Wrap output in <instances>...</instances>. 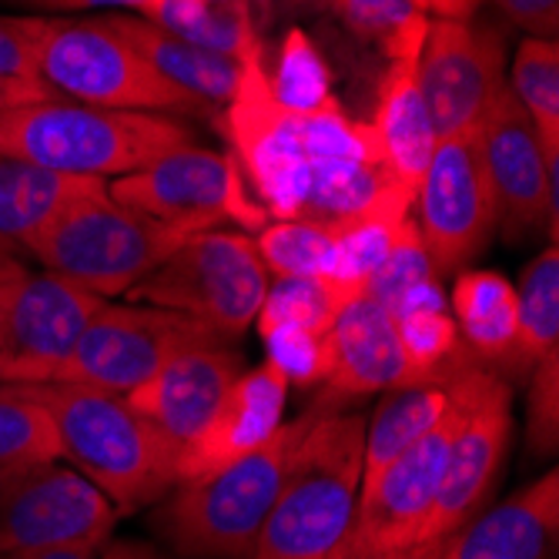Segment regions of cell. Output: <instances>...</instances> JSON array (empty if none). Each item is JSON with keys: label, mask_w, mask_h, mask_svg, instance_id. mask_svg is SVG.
I'll use <instances>...</instances> for the list:
<instances>
[{"label": "cell", "mask_w": 559, "mask_h": 559, "mask_svg": "<svg viewBox=\"0 0 559 559\" xmlns=\"http://www.w3.org/2000/svg\"><path fill=\"white\" fill-rule=\"evenodd\" d=\"M463 392V416L449 442L442 483L432 502V513L423 533V543L449 539L466 526L483 502L489 499L496 479L502 476L506 455L513 445V389L496 372L483 366H466L455 376Z\"/></svg>", "instance_id": "obj_14"}, {"label": "cell", "mask_w": 559, "mask_h": 559, "mask_svg": "<svg viewBox=\"0 0 559 559\" xmlns=\"http://www.w3.org/2000/svg\"><path fill=\"white\" fill-rule=\"evenodd\" d=\"M108 194L124 209L181 231H212L235 225L245 235L262 231L272 218L245 191V175L231 155L181 144L141 171L108 181Z\"/></svg>", "instance_id": "obj_9"}, {"label": "cell", "mask_w": 559, "mask_h": 559, "mask_svg": "<svg viewBox=\"0 0 559 559\" xmlns=\"http://www.w3.org/2000/svg\"><path fill=\"white\" fill-rule=\"evenodd\" d=\"M460 416L463 392L452 379L445 416L359 489L355 516L329 559H382L423 543Z\"/></svg>", "instance_id": "obj_10"}, {"label": "cell", "mask_w": 559, "mask_h": 559, "mask_svg": "<svg viewBox=\"0 0 559 559\" xmlns=\"http://www.w3.org/2000/svg\"><path fill=\"white\" fill-rule=\"evenodd\" d=\"M362 439V416L312 413L248 559H329L335 552L359 506Z\"/></svg>", "instance_id": "obj_4"}, {"label": "cell", "mask_w": 559, "mask_h": 559, "mask_svg": "<svg viewBox=\"0 0 559 559\" xmlns=\"http://www.w3.org/2000/svg\"><path fill=\"white\" fill-rule=\"evenodd\" d=\"M241 376V355L225 342L188 345L128 392V405L155 429L175 452H181L212 419L225 392Z\"/></svg>", "instance_id": "obj_18"}, {"label": "cell", "mask_w": 559, "mask_h": 559, "mask_svg": "<svg viewBox=\"0 0 559 559\" xmlns=\"http://www.w3.org/2000/svg\"><path fill=\"white\" fill-rule=\"evenodd\" d=\"M222 131L245 181L272 222H345L402 194L372 124L342 108L288 111L269 91L265 55L245 58L241 84L222 108Z\"/></svg>", "instance_id": "obj_1"}, {"label": "cell", "mask_w": 559, "mask_h": 559, "mask_svg": "<svg viewBox=\"0 0 559 559\" xmlns=\"http://www.w3.org/2000/svg\"><path fill=\"white\" fill-rule=\"evenodd\" d=\"M449 312L469 355L496 372L516 338V282L492 269L455 272Z\"/></svg>", "instance_id": "obj_24"}, {"label": "cell", "mask_w": 559, "mask_h": 559, "mask_svg": "<svg viewBox=\"0 0 559 559\" xmlns=\"http://www.w3.org/2000/svg\"><path fill=\"white\" fill-rule=\"evenodd\" d=\"M409 212H413V201L395 198V201H385V205L369 209L355 218L335 222L332 225L335 259H332L329 278L338 282L342 288L355 292V295H366L369 278L376 275V269L389 255L392 238H395L399 225L409 218Z\"/></svg>", "instance_id": "obj_30"}, {"label": "cell", "mask_w": 559, "mask_h": 559, "mask_svg": "<svg viewBox=\"0 0 559 559\" xmlns=\"http://www.w3.org/2000/svg\"><path fill=\"white\" fill-rule=\"evenodd\" d=\"M342 24L362 40L382 47L389 61L419 58L432 24L423 0H332Z\"/></svg>", "instance_id": "obj_33"}, {"label": "cell", "mask_w": 559, "mask_h": 559, "mask_svg": "<svg viewBox=\"0 0 559 559\" xmlns=\"http://www.w3.org/2000/svg\"><path fill=\"white\" fill-rule=\"evenodd\" d=\"M61 460L47 409L14 385H0V466Z\"/></svg>", "instance_id": "obj_36"}, {"label": "cell", "mask_w": 559, "mask_h": 559, "mask_svg": "<svg viewBox=\"0 0 559 559\" xmlns=\"http://www.w3.org/2000/svg\"><path fill=\"white\" fill-rule=\"evenodd\" d=\"M21 255L24 251L17 248V245H11L8 238H0V275H11V272H17L24 262H21Z\"/></svg>", "instance_id": "obj_47"}, {"label": "cell", "mask_w": 559, "mask_h": 559, "mask_svg": "<svg viewBox=\"0 0 559 559\" xmlns=\"http://www.w3.org/2000/svg\"><path fill=\"white\" fill-rule=\"evenodd\" d=\"M97 559H178L175 552H165L155 543H144V539H108L105 546L97 549Z\"/></svg>", "instance_id": "obj_43"}, {"label": "cell", "mask_w": 559, "mask_h": 559, "mask_svg": "<svg viewBox=\"0 0 559 559\" xmlns=\"http://www.w3.org/2000/svg\"><path fill=\"white\" fill-rule=\"evenodd\" d=\"M530 402H526V445L530 455H552L559 442V348L536 362L530 372Z\"/></svg>", "instance_id": "obj_38"}, {"label": "cell", "mask_w": 559, "mask_h": 559, "mask_svg": "<svg viewBox=\"0 0 559 559\" xmlns=\"http://www.w3.org/2000/svg\"><path fill=\"white\" fill-rule=\"evenodd\" d=\"M449 409L445 385H402L382 392L379 409L366 423L362 439V486L372 483L392 460L416 445Z\"/></svg>", "instance_id": "obj_27"}, {"label": "cell", "mask_w": 559, "mask_h": 559, "mask_svg": "<svg viewBox=\"0 0 559 559\" xmlns=\"http://www.w3.org/2000/svg\"><path fill=\"white\" fill-rule=\"evenodd\" d=\"M506 84L530 115L546 155L559 158V44L543 37L520 40Z\"/></svg>", "instance_id": "obj_32"}, {"label": "cell", "mask_w": 559, "mask_h": 559, "mask_svg": "<svg viewBox=\"0 0 559 559\" xmlns=\"http://www.w3.org/2000/svg\"><path fill=\"white\" fill-rule=\"evenodd\" d=\"M100 546H50V549H37V552H17V556H4V559H97Z\"/></svg>", "instance_id": "obj_45"}, {"label": "cell", "mask_w": 559, "mask_h": 559, "mask_svg": "<svg viewBox=\"0 0 559 559\" xmlns=\"http://www.w3.org/2000/svg\"><path fill=\"white\" fill-rule=\"evenodd\" d=\"M100 301L55 272L0 275V385L55 382Z\"/></svg>", "instance_id": "obj_12"}, {"label": "cell", "mask_w": 559, "mask_h": 559, "mask_svg": "<svg viewBox=\"0 0 559 559\" xmlns=\"http://www.w3.org/2000/svg\"><path fill=\"white\" fill-rule=\"evenodd\" d=\"M209 4H251V0H209Z\"/></svg>", "instance_id": "obj_48"}, {"label": "cell", "mask_w": 559, "mask_h": 559, "mask_svg": "<svg viewBox=\"0 0 559 559\" xmlns=\"http://www.w3.org/2000/svg\"><path fill=\"white\" fill-rule=\"evenodd\" d=\"M445 539H432V543H416L409 549H402V552H392V556H382V559H439Z\"/></svg>", "instance_id": "obj_46"}, {"label": "cell", "mask_w": 559, "mask_h": 559, "mask_svg": "<svg viewBox=\"0 0 559 559\" xmlns=\"http://www.w3.org/2000/svg\"><path fill=\"white\" fill-rule=\"evenodd\" d=\"M105 24L121 34L162 78H168L185 94L205 100L209 108H225L235 97L245 61L222 58L215 50H205L178 34L147 24L138 14H105Z\"/></svg>", "instance_id": "obj_22"}, {"label": "cell", "mask_w": 559, "mask_h": 559, "mask_svg": "<svg viewBox=\"0 0 559 559\" xmlns=\"http://www.w3.org/2000/svg\"><path fill=\"white\" fill-rule=\"evenodd\" d=\"M168 34H178L222 58L245 61L259 55L262 40L251 24V4H209V0H151L141 14Z\"/></svg>", "instance_id": "obj_28"}, {"label": "cell", "mask_w": 559, "mask_h": 559, "mask_svg": "<svg viewBox=\"0 0 559 559\" xmlns=\"http://www.w3.org/2000/svg\"><path fill=\"white\" fill-rule=\"evenodd\" d=\"M359 298L355 292L342 288L338 282L316 275V278H275L269 282L265 301L259 309V335L272 329H305L329 335L338 316Z\"/></svg>", "instance_id": "obj_31"}, {"label": "cell", "mask_w": 559, "mask_h": 559, "mask_svg": "<svg viewBox=\"0 0 559 559\" xmlns=\"http://www.w3.org/2000/svg\"><path fill=\"white\" fill-rule=\"evenodd\" d=\"M288 389V379L272 362L241 372L212 419L178 452V483L215 473L265 445L285 426Z\"/></svg>", "instance_id": "obj_19"}, {"label": "cell", "mask_w": 559, "mask_h": 559, "mask_svg": "<svg viewBox=\"0 0 559 559\" xmlns=\"http://www.w3.org/2000/svg\"><path fill=\"white\" fill-rule=\"evenodd\" d=\"M416 78L436 138L473 131L506 84V44L492 27L432 17Z\"/></svg>", "instance_id": "obj_17"}, {"label": "cell", "mask_w": 559, "mask_h": 559, "mask_svg": "<svg viewBox=\"0 0 559 559\" xmlns=\"http://www.w3.org/2000/svg\"><path fill=\"white\" fill-rule=\"evenodd\" d=\"M269 362L288 379V385H322L332 366L329 335L305 329H272L262 335Z\"/></svg>", "instance_id": "obj_37"}, {"label": "cell", "mask_w": 559, "mask_h": 559, "mask_svg": "<svg viewBox=\"0 0 559 559\" xmlns=\"http://www.w3.org/2000/svg\"><path fill=\"white\" fill-rule=\"evenodd\" d=\"M255 248L269 278H316V275L329 278L335 259V235L332 225L325 222L282 218V222H269L259 231Z\"/></svg>", "instance_id": "obj_34"}, {"label": "cell", "mask_w": 559, "mask_h": 559, "mask_svg": "<svg viewBox=\"0 0 559 559\" xmlns=\"http://www.w3.org/2000/svg\"><path fill=\"white\" fill-rule=\"evenodd\" d=\"M559 348V251L549 245L516 282V338L499 362L502 382L526 379L539 359Z\"/></svg>", "instance_id": "obj_26"}, {"label": "cell", "mask_w": 559, "mask_h": 559, "mask_svg": "<svg viewBox=\"0 0 559 559\" xmlns=\"http://www.w3.org/2000/svg\"><path fill=\"white\" fill-rule=\"evenodd\" d=\"M269 91L288 111H329L338 108L332 94V74L316 40L292 27L278 47L275 68L269 71Z\"/></svg>", "instance_id": "obj_35"}, {"label": "cell", "mask_w": 559, "mask_h": 559, "mask_svg": "<svg viewBox=\"0 0 559 559\" xmlns=\"http://www.w3.org/2000/svg\"><path fill=\"white\" fill-rule=\"evenodd\" d=\"M496 4L530 37L556 40V34H559V0H496Z\"/></svg>", "instance_id": "obj_40"}, {"label": "cell", "mask_w": 559, "mask_h": 559, "mask_svg": "<svg viewBox=\"0 0 559 559\" xmlns=\"http://www.w3.org/2000/svg\"><path fill=\"white\" fill-rule=\"evenodd\" d=\"M366 295L376 298L392 319L419 312V309H449L439 272L429 259L413 215L399 225L389 255L369 278Z\"/></svg>", "instance_id": "obj_29"}, {"label": "cell", "mask_w": 559, "mask_h": 559, "mask_svg": "<svg viewBox=\"0 0 559 559\" xmlns=\"http://www.w3.org/2000/svg\"><path fill=\"white\" fill-rule=\"evenodd\" d=\"M201 342H225L205 322L141 301H100L55 382L128 395L171 355Z\"/></svg>", "instance_id": "obj_11"}, {"label": "cell", "mask_w": 559, "mask_h": 559, "mask_svg": "<svg viewBox=\"0 0 559 559\" xmlns=\"http://www.w3.org/2000/svg\"><path fill=\"white\" fill-rule=\"evenodd\" d=\"M191 231L144 218L108 194V181L84 194L47 222L24 248L44 272H55L97 298L128 295L155 272Z\"/></svg>", "instance_id": "obj_6"}, {"label": "cell", "mask_w": 559, "mask_h": 559, "mask_svg": "<svg viewBox=\"0 0 559 559\" xmlns=\"http://www.w3.org/2000/svg\"><path fill=\"white\" fill-rule=\"evenodd\" d=\"M181 144H191L188 124L155 111H115L50 97L0 115V155L74 178L115 181Z\"/></svg>", "instance_id": "obj_3"}, {"label": "cell", "mask_w": 559, "mask_h": 559, "mask_svg": "<svg viewBox=\"0 0 559 559\" xmlns=\"http://www.w3.org/2000/svg\"><path fill=\"white\" fill-rule=\"evenodd\" d=\"M14 4L44 17H68V14H84V11H131L141 17L151 0H14Z\"/></svg>", "instance_id": "obj_41"}, {"label": "cell", "mask_w": 559, "mask_h": 559, "mask_svg": "<svg viewBox=\"0 0 559 559\" xmlns=\"http://www.w3.org/2000/svg\"><path fill=\"white\" fill-rule=\"evenodd\" d=\"M423 4L432 17H442V21H473L483 0H423Z\"/></svg>", "instance_id": "obj_44"}, {"label": "cell", "mask_w": 559, "mask_h": 559, "mask_svg": "<svg viewBox=\"0 0 559 559\" xmlns=\"http://www.w3.org/2000/svg\"><path fill=\"white\" fill-rule=\"evenodd\" d=\"M37 81L61 100L115 111H215L162 78L105 17H44Z\"/></svg>", "instance_id": "obj_7"}, {"label": "cell", "mask_w": 559, "mask_h": 559, "mask_svg": "<svg viewBox=\"0 0 559 559\" xmlns=\"http://www.w3.org/2000/svg\"><path fill=\"white\" fill-rule=\"evenodd\" d=\"M419 235L439 275L463 272L496 231V201L483 168L476 128L436 141L416 188Z\"/></svg>", "instance_id": "obj_16"}, {"label": "cell", "mask_w": 559, "mask_h": 559, "mask_svg": "<svg viewBox=\"0 0 559 559\" xmlns=\"http://www.w3.org/2000/svg\"><path fill=\"white\" fill-rule=\"evenodd\" d=\"M118 510L64 460L0 466V559L50 546H105Z\"/></svg>", "instance_id": "obj_13"}, {"label": "cell", "mask_w": 559, "mask_h": 559, "mask_svg": "<svg viewBox=\"0 0 559 559\" xmlns=\"http://www.w3.org/2000/svg\"><path fill=\"white\" fill-rule=\"evenodd\" d=\"M559 536V476L546 473L455 530L439 559H552Z\"/></svg>", "instance_id": "obj_21"}, {"label": "cell", "mask_w": 559, "mask_h": 559, "mask_svg": "<svg viewBox=\"0 0 559 559\" xmlns=\"http://www.w3.org/2000/svg\"><path fill=\"white\" fill-rule=\"evenodd\" d=\"M416 68H419V58L389 61L385 78L379 84V108L372 121V131H376V141H379V151L389 171L413 194L423 181V171L439 141L429 108L423 100V91H419Z\"/></svg>", "instance_id": "obj_23"}, {"label": "cell", "mask_w": 559, "mask_h": 559, "mask_svg": "<svg viewBox=\"0 0 559 559\" xmlns=\"http://www.w3.org/2000/svg\"><path fill=\"white\" fill-rule=\"evenodd\" d=\"M50 94L40 81H24V78H8L0 74V115L17 111L24 105H34V100H50Z\"/></svg>", "instance_id": "obj_42"}, {"label": "cell", "mask_w": 559, "mask_h": 559, "mask_svg": "<svg viewBox=\"0 0 559 559\" xmlns=\"http://www.w3.org/2000/svg\"><path fill=\"white\" fill-rule=\"evenodd\" d=\"M479 155L496 201V225L510 238H526L546 228L549 245L559 235V158L546 147L510 91L502 84L486 105L479 124Z\"/></svg>", "instance_id": "obj_15"}, {"label": "cell", "mask_w": 559, "mask_h": 559, "mask_svg": "<svg viewBox=\"0 0 559 559\" xmlns=\"http://www.w3.org/2000/svg\"><path fill=\"white\" fill-rule=\"evenodd\" d=\"M14 389L44 405L58 432L61 460L118 513H134L178 486V452L131 409L124 395L68 382Z\"/></svg>", "instance_id": "obj_2"}, {"label": "cell", "mask_w": 559, "mask_h": 559, "mask_svg": "<svg viewBox=\"0 0 559 559\" xmlns=\"http://www.w3.org/2000/svg\"><path fill=\"white\" fill-rule=\"evenodd\" d=\"M312 413L285 423L241 460L178 483L155 513V533L181 559H248L272 513L288 460Z\"/></svg>", "instance_id": "obj_5"}, {"label": "cell", "mask_w": 559, "mask_h": 559, "mask_svg": "<svg viewBox=\"0 0 559 559\" xmlns=\"http://www.w3.org/2000/svg\"><path fill=\"white\" fill-rule=\"evenodd\" d=\"M332 366L325 376V402L342 405L352 399L379 395L413 385L409 362L399 345L395 319L369 295H359L329 332Z\"/></svg>", "instance_id": "obj_20"}, {"label": "cell", "mask_w": 559, "mask_h": 559, "mask_svg": "<svg viewBox=\"0 0 559 559\" xmlns=\"http://www.w3.org/2000/svg\"><path fill=\"white\" fill-rule=\"evenodd\" d=\"M44 14H0V74L37 81V44Z\"/></svg>", "instance_id": "obj_39"}, {"label": "cell", "mask_w": 559, "mask_h": 559, "mask_svg": "<svg viewBox=\"0 0 559 559\" xmlns=\"http://www.w3.org/2000/svg\"><path fill=\"white\" fill-rule=\"evenodd\" d=\"M265 292L269 272L255 238L212 228L188 235L155 272L128 292V298L185 312L228 342L255 325Z\"/></svg>", "instance_id": "obj_8"}, {"label": "cell", "mask_w": 559, "mask_h": 559, "mask_svg": "<svg viewBox=\"0 0 559 559\" xmlns=\"http://www.w3.org/2000/svg\"><path fill=\"white\" fill-rule=\"evenodd\" d=\"M97 185L100 178H74L37 168L31 162L0 155V238H8L21 251L61 215L71 201Z\"/></svg>", "instance_id": "obj_25"}]
</instances>
